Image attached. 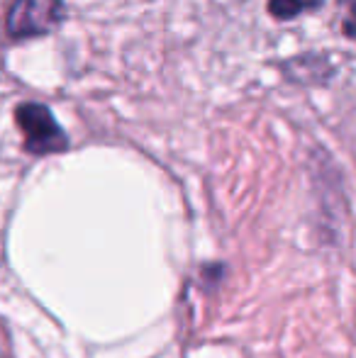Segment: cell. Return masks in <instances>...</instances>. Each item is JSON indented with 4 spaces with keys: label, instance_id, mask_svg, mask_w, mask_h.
I'll return each mask as SVG.
<instances>
[{
    "label": "cell",
    "instance_id": "6da1fadb",
    "mask_svg": "<svg viewBox=\"0 0 356 358\" xmlns=\"http://www.w3.org/2000/svg\"><path fill=\"white\" fill-rule=\"evenodd\" d=\"M15 122L24 137V149L34 156L59 154L69 149V137L42 103H22L15 110Z\"/></svg>",
    "mask_w": 356,
    "mask_h": 358
},
{
    "label": "cell",
    "instance_id": "5b68a950",
    "mask_svg": "<svg viewBox=\"0 0 356 358\" xmlns=\"http://www.w3.org/2000/svg\"><path fill=\"white\" fill-rule=\"evenodd\" d=\"M339 27L344 37L356 39V0H339Z\"/></svg>",
    "mask_w": 356,
    "mask_h": 358
},
{
    "label": "cell",
    "instance_id": "277c9868",
    "mask_svg": "<svg viewBox=\"0 0 356 358\" xmlns=\"http://www.w3.org/2000/svg\"><path fill=\"white\" fill-rule=\"evenodd\" d=\"M322 5L325 0H269V13L278 22H288V20H295L298 15L318 10Z\"/></svg>",
    "mask_w": 356,
    "mask_h": 358
},
{
    "label": "cell",
    "instance_id": "3957f363",
    "mask_svg": "<svg viewBox=\"0 0 356 358\" xmlns=\"http://www.w3.org/2000/svg\"><path fill=\"white\" fill-rule=\"evenodd\" d=\"M283 71L295 83H320V80L329 78L334 73V69L320 54H303L298 59H290L283 66Z\"/></svg>",
    "mask_w": 356,
    "mask_h": 358
},
{
    "label": "cell",
    "instance_id": "7a4b0ae2",
    "mask_svg": "<svg viewBox=\"0 0 356 358\" xmlns=\"http://www.w3.org/2000/svg\"><path fill=\"white\" fill-rule=\"evenodd\" d=\"M66 17L64 0H13L5 27L13 39L42 37L59 27Z\"/></svg>",
    "mask_w": 356,
    "mask_h": 358
}]
</instances>
